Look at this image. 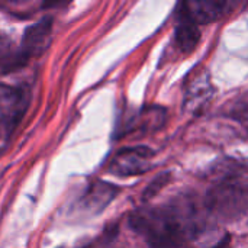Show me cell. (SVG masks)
Segmentation results:
<instances>
[{"label":"cell","mask_w":248,"mask_h":248,"mask_svg":"<svg viewBox=\"0 0 248 248\" xmlns=\"http://www.w3.org/2000/svg\"><path fill=\"white\" fill-rule=\"evenodd\" d=\"M193 214L190 205L176 202L170 206L138 211L132 214L129 225L150 246L176 247L196 234L198 225Z\"/></svg>","instance_id":"1"},{"label":"cell","mask_w":248,"mask_h":248,"mask_svg":"<svg viewBox=\"0 0 248 248\" xmlns=\"http://www.w3.org/2000/svg\"><path fill=\"white\" fill-rule=\"evenodd\" d=\"M209 214L219 221H235L248 214V183L238 177H227L206 195Z\"/></svg>","instance_id":"2"},{"label":"cell","mask_w":248,"mask_h":248,"mask_svg":"<svg viewBox=\"0 0 248 248\" xmlns=\"http://www.w3.org/2000/svg\"><path fill=\"white\" fill-rule=\"evenodd\" d=\"M154 151L148 147H128L116 153L110 161L109 171L115 176L131 177L147 173L151 169Z\"/></svg>","instance_id":"3"},{"label":"cell","mask_w":248,"mask_h":248,"mask_svg":"<svg viewBox=\"0 0 248 248\" xmlns=\"http://www.w3.org/2000/svg\"><path fill=\"white\" fill-rule=\"evenodd\" d=\"M237 3L238 0H187L182 10L193 17L199 25H206L228 15Z\"/></svg>","instance_id":"4"},{"label":"cell","mask_w":248,"mask_h":248,"mask_svg":"<svg viewBox=\"0 0 248 248\" xmlns=\"http://www.w3.org/2000/svg\"><path fill=\"white\" fill-rule=\"evenodd\" d=\"M26 108L28 96L22 89L0 84V124L7 126L17 124Z\"/></svg>","instance_id":"5"},{"label":"cell","mask_w":248,"mask_h":248,"mask_svg":"<svg viewBox=\"0 0 248 248\" xmlns=\"http://www.w3.org/2000/svg\"><path fill=\"white\" fill-rule=\"evenodd\" d=\"M51 35H52V19L49 17L31 25L25 31L23 41H22L20 52L25 57V60L41 55L48 48L51 42Z\"/></svg>","instance_id":"6"},{"label":"cell","mask_w":248,"mask_h":248,"mask_svg":"<svg viewBox=\"0 0 248 248\" xmlns=\"http://www.w3.org/2000/svg\"><path fill=\"white\" fill-rule=\"evenodd\" d=\"M212 94H214V87L209 81V77L201 73L187 86V92L185 97L186 110L192 113H199L212 99Z\"/></svg>","instance_id":"7"},{"label":"cell","mask_w":248,"mask_h":248,"mask_svg":"<svg viewBox=\"0 0 248 248\" xmlns=\"http://www.w3.org/2000/svg\"><path fill=\"white\" fill-rule=\"evenodd\" d=\"M116 195H118L116 186L106 182H94L89 186L81 202L87 211L97 214L102 209H105Z\"/></svg>","instance_id":"8"},{"label":"cell","mask_w":248,"mask_h":248,"mask_svg":"<svg viewBox=\"0 0 248 248\" xmlns=\"http://www.w3.org/2000/svg\"><path fill=\"white\" fill-rule=\"evenodd\" d=\"M176 42L183 52H192L201 41L199 23L190 17L185 10H180L179 23L176 26Z\"/></svg>","instance_id":"9"},{"label":"cell","mask_w":248,"mask_h":248,"mask_svg":"<svg viewBox=\"0 0 248 248\" xmlns=\"http://www.w3.org/2000/svg\"><path fill=\"white\" fill-rule=\"evenodd\" d=\"M166 121H167V110L164 108L150 106L141 112V115L138 118V125H140L141 131L155 132L166 125Z\"/></svg>","instance_id":"10"},{"label":"cell","mask_w":248,"mask_h":248,"mask_svg":"<svg viewBox=\"0 0 248 248\" xmlns=\"http://www.w3.org/2000/svg\"><path fill=\"white\" fill-rule=\"evenodd\" d=\"M167 182H169V174H167V173L160 174V176H158V177L145 189V192H144V199L148 201V199L154 198V196L160 192V189H161L163 186L167 185Z\"/></svg>","instance_id":"11"},{"label":"cell","mask_w":248,"mask_h":248,"mask_svg":"<svg viewBox=\"0 0 248 248\" xmlns=\"http://www.w3.org/2000/svg\"><path fill=\"white\" fill-rule=\"evenodd\" d=\"M73 0H44V7L45 9H54V7H61L68 4Z\"/></svg>","instance_id":"12"},{"label":"cell","mask_w":248,"mask_h":248,"mask_svg":"<svg viewBox=\"0 0 248 248\" xmlns=\"http://www.w3.org/2000/svg\"><path fill=\"white\" fill-rule=\"evenodd\" d=\"M9 1H20V0H9Z\"/></svg>","instance_id":"13"}]
</instances>
